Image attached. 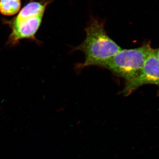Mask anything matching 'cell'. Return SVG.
Segmentation results:
<instances>
[{
	"label": "cell",
	"mask_w": 159,
	"mask_h": 159,
	"mask_svg": "<svg viewBox=\"0 0 159 159\" xmlns=\"http://www.w3.org/2000/svg\"><path fill=\"white\" fill-rule=\"evenodd\" d=\"M85 32V39L76 48L85 55V61L78 65V69L90 66H102L122 49L107 34L103 23L97 19H92Z\"/></svg>",
	"instance_id": "1"
},
{
	"label": "cell",
	"mask_w": 159,
	"mask_h": 159,
	"mask_svg": "<svg viewBox=\"0 0 159 159\" xmlns=\"http://www.w3.org/2000/svg\"><path fill=\"white\" fill-rule=\"evenodd\" d=\"M51 2V0H31L23 7L16 16L10 20L3 19L2 22L5 25L9 26L44 13L46 8Z\"/></svg>",
	"instance_id": "5"
},
{
	"label": "cell",
	"mask_w": 159,
	"mask_h": 159,
	"mask_svg": "<svg viewBox=\"0 0 159 159\" xmlns=\"http://www.w3.org/2000/svg\"><path fill=\"white\" fill-rule=\"evenodd\" d=\"M151 49L149 43L137 48L122 49L102 67L130 81L140 74Z\"/></svg>",
	"instance_id": "2"
},
{
	"label": "cell",
	"mask_w": 159,
	"mask_h": 159,
	"mask_svg": "<svg viewBox=\"0 0 159 159\" xmlns=\"http://www.w3.org/2000/svg\"><path fill=\"white\" fill-rule=\"evenodd\" d=\"M43 15V13L9 26L11 31L6 43L7 45L16 47L22 40L26 39L39 45L41 43L36 38V34L41 25Z\"/></svg>",
	"instance_id": "4"
},
{
	"label": "cell",
	"mask_w": 159,
	"mask_h": 159,
	"mask_svg": "<svg viewBox=\"0 0 159 159\" xmlns=\"http://www.w3.org/2000/svg\"><path fill=\"white\" fill-rule=\"evenodd\" d=\"M152 48L142 70L134 79L128 81L121 93L128 96L140 87L147 84L159 86V61Z\"/></svg>",
	"instance_id": "3"
},
{
	"label": "cell",
	"mask_w": 159,
	"mask_h": 159,
	"mask_svg": "<svg viewBox=\"0 0 159 159\" xmlns=\"http://www.w3.org/2000/svg\"><path fill=\"white\" fill-rule=\"evenodd\" d=\"M21 8V0H0V13L6 16L17 14Z\"/></svg>",
	"instance_id": "6"
},
{
	"label": "cell",
	"mask_w": 159,
	"mask_h": 159,
	"mask_svg": "<svg viewBox=\"0 0 159 159\" xmlns=\"http://www.w3.org/2000/svg\"><path fill=\"white\" fill-rule=\"evenodd\" d=\"M154 54L157 57V59L159 61V49L157 50H153Z\"/></svg>",
	"instance_id": "7"
}]
</instances>
